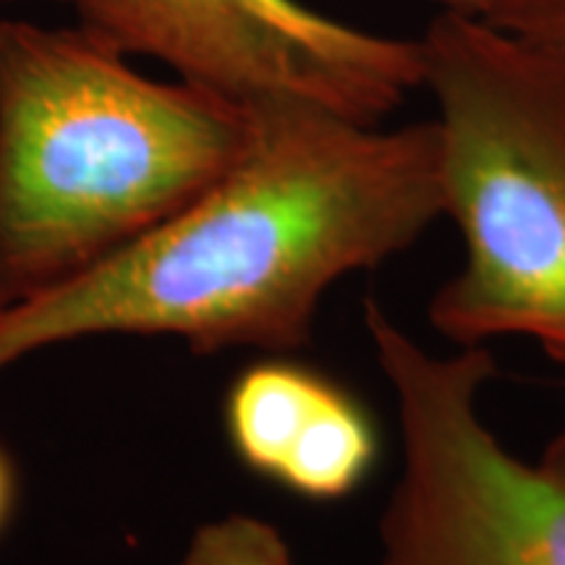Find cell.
I'll list each match as a JSON object with an SVG mask.
<instances>
[{
	"instance_id": "6da1fadb",
	"label": "cell",
	"mask_w": 565,
	"mask_h": 565,
	"mask_svg": "<svg viewBox=\"0 0 565 565\" xmlns=\"http://www.w3.org/2000/svg\"><path fill=\"white\" fill-rule=\"evenodd\" d=\"M249 108L238 160L100 265L0 309V372L89 335H175L194 353L309 343L324 291L443 217L433 118L385 129L303 100Z\"/></svg>"
},
{
	"instance_id": "7a4b0ae2",
	"label": "cell",
	"mask_w": 565,
	"mask_h": 565,
	"mask_svg": "<svg viewBox=\"0 0 565 565\" xmlns=\"http://www.w3.org/2000/svg\"><path fill=\"white\" fill-rule=\"evenodd\" d=\"M249 108L82 26L0 19V309L158 228L238 160Z\"/></svg>"
},
{
	"instance_id": "3957f363",
	"label": "cell",
	"mask_w": 565,
	"mask_h": 565,
	"mask_svg": "<svg viewBox=\"0 0 565 565\" xmlns=\"http://www.w3.org/2000/svg\"><path fill=\"white\" fill-rule=\"evenodd\" d=\"M419 45L443 217L463 242L429 324L458 349L526 338L565 366V79L482 17L437 13Z\"/></svg>"
},
{
	"instance_id": "277c9868",
	"label": "cell",
	"mask_w": 565,
	"mask_h": 565,
	"mask_svg": "<svg viewBox=\"0 0 565 565\" xmlns=\"http://www.w3.org/2000/svg\"><path fill=\"white\" fill-rule=\"evenodd\" d=\"M395 398L401 475L380 519V565H565V429L534 461L479 412L498 374L487 345L440 356L377 299L364 303Z\"/></svg>"
},
{
	"instance_id": "5b68a950",
	"label": "cell",
	"mask_w": 565,
	"mask_h": 565,
	"mask_svg": "<svg viewBox=\"0 0 565 565\" xmlns=\"http://www.w3.org/2000/svg\"><path fill=\"white\" fill-rule=\"evenodd\" d=\"M79 26L231 100H303L380 124L422 89L419 38H391L301 0H76Z\"/></svg>"
},
{
	"instance_id": "8992f818",
	"label": "cell",
	"mask_w": 565,
	"mask_h": 565,
	"mask_svg": "<svg viewBox=\"0 0 565 565\" xmlns=\"http://www.w3.org/2000/svg\"><path fill=\"white\" fill-rule=\"evenodd\" d=\"M345 391L328 374L288 359L246 366L223 404L231 450L254 475L280 484L288 463L312 448Z\"/></svg>"
},
{
	"instance_id": "52a82bcc",
	"label": "cell",
	"mask_w": 565,
	"mask_h": 565,
	"mask_svg": "<svg viewBox=\"0 0 565 565\" xmlns=\"http://www.w3.org/2000/svg\"><path fill=\"white\" fill-rule=\"evenodd\" d=\"M181 565H294L278 529L254 515L233 513L194 534Z\"/></svg>"
},
{
	"instance_id": "ba28073f",
	"label": "cell",
	"mask_w": 565,
	"mask_h": 565,
	"mask_svg": "<svg viewBox=\"0 0 565 565\" xmlns=\"http://www.w3.org/2000/svg\"><path fill=\"white\" fill-rule=\"evenodd\" d=\"M484 19L547 58L565 79V0H503Z\"/></svg>"
},
{
	"instance_id": "9c48e42d",
	"label": "cell",
	"mask_w": 565,
	"mask_h": 565,
	"mask_svg": "<svg viewBox=\"0 0 565 565\" xmlns=\"http://www.w3.org/2000/svg\"><path fill=\"white\" fill-rule=\"evenodd\" d=\"M13 505H17V475L6 450L0 448V532L9 524Z\"/></svg>"
},
{
	"instance_id": "30bf717a",
	"label": "cell",
	"mask_w": 565,
	"mask_h": 565,
	"mask_svg": "<svg viewBox=\"0 0 565 565\" xmlns=\"http://www.w3.org/2000/svg\"><path fill=\"white\" fill-rule=\"evenodd\" d=\"M435 3L440 13H456V17H487L494 6H500L503 0H429Z\"/></svg>"
},
{
	"instance_id": "8fae6325",
	"label": "cell",
	"mask_w": 565,
	"mask_h": 565,
	"mask_svg": "<svg viewBox=\"0 0 565 565\" xmlns=\"http://www.w3.org/2000/svg\"><path fill=\"white\" fill-rule=\"evenodd\" d=\"M0 3H30V0H0ZM40 3H68V6H74L76 0H40Z\"/></svg>"
}]
</instances>
